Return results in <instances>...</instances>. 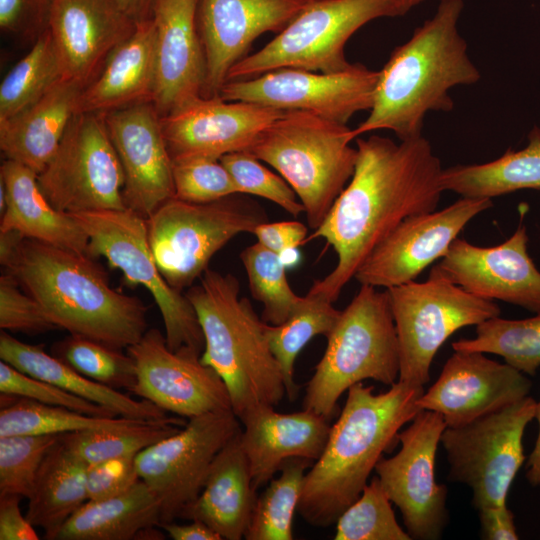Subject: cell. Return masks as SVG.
<instances>
[{"mask_svg":"<svg viewBox=\"0 0 540 540\" xmlns=\"http://www.w3.org/2000/svg\"><path fill=\"white\" fill-rule=\"evenodd\" d=\"M527 138L524 148L508 149L493 161L443 169V190L461 197L492 199L518 190L540 189V127L534 126Z\"/></svg>","mask_w":540,"mask_h":540,"instance_id":"obj_34","label":"cell"},{"mask_svg":"<svg viewBox=\"0 0 540 540\" xmlns=\"http://www.w3.org/2000/svg\"><path fill=\"white\" fill-rule=\"evenodd\" d=\"M535 418L539 424V432L534 448L526 464V478L533 486L540 485V401L537 402Z\"/></svg>","mask_w":540,"mask_h":540,"instance_id":"obj_55","label":"cell"},{"mask_svg":"<svg viewBox=\"0 0 540 540\" xmlns=\"http://www.w3.org/2000/svg\"><path fill=\"white\" fill-rule=\"evenodd\" d=\"M521 214L517 229L505 242L482 247L456 238L432 270L477 297L539 313L540 271L528 254Z\"/></svg>","mask_w":540,"mask_h":540,"instance_id":"obj_19","label":"cell"},{"mask_svg":"<svg viewBox=\"0 0 540 540\" xmlns=\"http://www.w3.org/2000/svg\"><path fill=\"white\" fill-rule=\"evenodd\" d=\"M0 263L69 334L123 350L148 330L147 306L111 287L107 273L85 253L0 232Z\"/></svg>","mask_w":540,"mask_h":540,"instance_id":"obj_2","label":"cell"},{"mask_svg":"<svg viewBox=\"0 0 540 540\" xmlns=\"http://www.w3.org/2000/svg\"><path fill=\"white\" fill-rule=\"evenodd\" d=\"M173 540H221L222 537L205 523L191 520L188 524L174 521L159 524Z\"/></svg>","mask_w":540,"mask_h":540,"instance_id":"obj_54","label":"cell"},{"mask_svg":"<svg viewBox=\"0 0 540 540\" xmlns=\"http://www.w3.org/2000/svg\"><path fill=\"white\" fill-rule=\"evenodd\" d=\"M174 197L193 203H208L239 194L220 159L193 157L172 161Z\"/></svg>","mask_w":540,"mask_h":540,"instance_id":"obj_46","label":"cell"},{"mask_svg":"<svg viewBox=\"0 0 540 540\" xmlns=\"http://www.w3.org/2000/svg\"><path fill=\"white\" fill-rule=\"evenodd\" d=\"M405 13L402 0H312L267 45L236 63L226 82L283 68L344 70L351 65L345 44L359 28L376 18Z\"/></svg>","mask_w":540,"mask_h":540,"instance_id":"obj_9","label":"cell"},{"mask_svg":"<svg viewBox=\"0 0 540 540\" xmlns=\"http://www.w3.org/2000/svg\"><path fill=\"white\" fill-rule=\"evenodd\" d=\"M220 161L232 176L239 194H251L270 200L294 217L305 213L304 206L288 182L250 153H229L222 156Z\"/></svg>","mask_w":540,"mask_h":540,"instance_id":"obj_45","label":"cell"},{"mask_svg":"<svg viewBox=\"0 0 540 540\" xmlns=\"http://www.w3.org/2000/svg\"><path fill=\"white\" fill-rule=\"evenodd\" d=\"M88 464L59 437L47 452L28 498L27 519L53 540L65 521L87 501Z\"/></svg>","mask_w":540,"mask_h":540,"instance_id":"obj_33","label":"cell"},{"mask_svg":"<svg viewBox=\"0 0 540 540\" xmlns=\"http://www.w3.org/2000/svg\"><path fill=\"white\" fill-rule=\"evenodd\" d=\"M531 386L524 373L507 363L482 352L454 350L416 405L439 413L446 427H459L527 397Z\"/></svg>","mask_w":540,"mask_h":540,"instance_id":"obj_20","label":"cell"},{"mask_svg":"<svg viewBox=\"0 0 540 540\" xmlns=\"http://www.w3.org/2000/svg\"><path fill=\"white\" fill-rule=\"evenodd\" d=\"M0 358L23 373L106 407L118 416L141 421H166L176 417L169 416L148 400H134L117 389L87 378L47 353L42 345L22 342L4 330L0 333Z\"/></svg>","mask_w":540,"mask_h":540,"instance_id":"obj_31","label":"cell"},{"mask_svg":"<svg viewBox=\"0 0 540 540\" xmlns=\"http://www.w3.org/2000/svg\"><path fill=\"white\" fill-rule=\"evenodd\" d=\"M155 28L152 18L138 21L132 34L106 58L83 88L77 113H107L152 102L155 91Z\"/></svg>","mask_w":540,"mask_h":540,"instance_id":"obj_27","label":"cell"},{"mask_svg":"<svg viewBox=\"0 0 540 540\" xmlns=\"http://www.w3.org/2000/svg\"><path fill=\"white\" fill-rule=\"evenodd\" d=\"M84 87L73 79L62 78L34 103L0 120V149L5 159L18 162L38 175L77 113Z\"/></svg>","mask_w":540,"mask_h":540,"instance_id":"obj_28","label":"cell"},{"mask_svg":"<svg viewBox=\"0 0 540 540\" xmlns=\"http://www.w3.org/2000/svg\"><path fill=\"white\" fill-rule=\"evenodd\" d=\"M313 460L290 458L257 496L245 532L246 540H292L293 520L302 493L306 471Z\"/></svg>","mask_w":540,"mask_h":540,"instance_id":"obj_36","label":"cell"},{"mask_svg":"<svg viewBox=\"0 0 540 540\" xmlns=\"http://www.w3.org/2000/svg\"><path fill=\"white\" fill-rule=\"evenodd\" d=\"M0 182L6 192L0 232L16 231L25 238L87 254L86 231L71 215L52 206L39 186L37 173L5 159Z\"/></svg>","mask_w":540,"mask_h":540,"instance_id":"obj_30","label":"cell"},{"mask_svg":"<svg viewBox=\"0 0 540 540\" xmlns=\"http://www.w3.org/2000/svg\"><path fill=\"white\" fill-rule=\"evenodd\" d=\"M0 408V437L60 435L89 429L118 427L134 421L121 416H91L16 395L11 403Z\"/></svg>","mask_w":540,"mask_h":540,"instance_id":"obj_40","label":"cell"},{"mask_svg":"<svg viewBox=\"0 0 540 540\" xmlns=\"http://www.w3.org/2000/svg\"><path fill=\"white\" fill-rule=\"evenodd\" d=\"M492 206L489 198L461 197L441 210L407 217L371 252L354 278L360 285L384 289L416 280L447 254L474 217Z\"/></svg>","mask_w":540,"mask_h":540,"instance_id":"obj_18","label":"cell"},{"mask_svg":"<svg viewBox=\"0 0 540 540\" xmlns=\"http://www.w3.org/2000/svg\"><path fill=\"white\" fill-rule=\"evenodd\" d=\"M420 2V0H402L406 12H408L413 6L419 4Z\"/></svg>","mask_w":540,"mask_h":540,"instance_id":"obj_57","label":"cell"},{"mask_svg":"<svg viewBox=\"0 0 540 540\" xmlns=\"http://www.w3.org/2000/svg\"><path fill=\"white\" fill-rule=\"evenodd\" d=\"M445 428L439 413L420 411L398 433L400 450L382 457L374 470L411 539L438 540L449 521L448 490L435 479V457Z\"/></svg>","mask_w":540,"mask_h":540,"instance_id":"obj_15","label":"cell"},{"mask_svg":"<svg viewBox=\"0 0 540 540\" xmlns=\"http://www.w3.org/2000/svg\"><path fill=\"white\" fill-rule=\"evenodd\" d=\"M356 148L349 183L304 242L323 238L337 254L334 269L308 291L332 303L404 219L436 210L444 192L441 161L423 135L399 143L371 135L357 138Z\"/></svg>","mask_w":540,"mask_h":540,"instance_id":"obj_1","label":"cell"},{"mask_svg":"<svg viewBox=\"0 0 540 540\" xmlns=\"http://www.w3.org/2000/svg\"><path fill=\"white\" fill-rule=\"evenodd\" d=\"M89 237L87 255L104 257L119 269L129 287L141 285L161 313L167 346L189 347L202 354L204 337L196 312L185 294L173 289L161 274L147 237L146 219L129 210L72 213Z\"/></svg>","mask_w":540,"mask_h":540,"instance_id":"obj_11","label":"cell"},{"mask_svg":"<svg viewBox=\"0 0 540 540\" xmlns=\"http://www.w3.org/2000/svg\"><path fill=\"white\" fill-rule=\"evenodd\" d=\"M341 310L333 303L307 293L298 308L280 325L266 324V336L273 355L283 374L286 396L294 401L299 386L294 380L295 360L309 341L317 336L327 337L335 326Z\"/></svg>","mask_w":540,"mask_h":540,"instance_id":"obj_35","label":"cell"},{"mask_svg":"<svg viewBox=\"0 0 540 540\" xmlns=\"http://www.w3.org/2000/svg\"><path fill=\"white\" fill-rule=\"evenodd\" d=\"M392 502L377 476L336 521L335 540H411L397 522Z\"/></svg>","mask_w":540,"mask_h":540,"instance_id":"obj_43","label":"cell"},{"mask_svg":"<svg viewBox=\"0 0 540 540\" xmlns=\"http://www.w3.org/2000/svg\"><path fill=\"white\" fill-rule=\"evenodd\" d=\"M0 328L29 335L58 329L39 303L4 272L0 277Z\"/></svg>","mask_w":540,"mask_h":540,"instance_id":"obj_48","label":"cell"},{"mask_svg":"<svg viewBox=\"0 0 540 540\" xmlns=\"http://www.w3.org/2000/svg\"><path fill=\"white\" fill-rule=\"evenodd\" d=\"M182 417L166 421L134 420L126 425L60 434V440L88 465L113 458L136 456L152 444L174 434Z\"/></svg>","mask_w":540,"mask_h":540,"instance_id":"obj_37","label":"cell"},{"mask_svg":"<svg viewBox=\"0 0 540 540\" xmlns=\"http://www.w3.org/2000/svg\"><path fill=\"white\" fill-rule=\"evenodd\" d=\"M15 495L0 496V540H38L35 526L23 515Z\"/></svg>","mask_w":540,"mask_h":540,"instance_id":"obj_52","label":"cell"},{"mask_svg":"<svg viewBox=\"0 0 540 540\" xmlns=\"http://www.w3.org/2000/svg\"><path fill=\"white\" fill-rule=\"evenodd\" d=\"M239 421L233 411L199 415L136 455L140 479L159 500L160 523L179 519L197 499L217 454L241 430Z\"/></svg>","mask_w":540,"mask_h":540,"instance_id":"obj_14","label":"cell"},{"mask_svg":"<svg viewBox=\"0 0 540 540\" xmlns=\"http://www.w3.org/2000/svg\"><path fill=\"white\" fill-rule=\"evenodd\" d=\"M240 258L251 295L264 306L262 320L270 325L285 322L304 297L298 296L290 287L286 265L280 255L256 242L246 247Z\"/></svg>","mask_w":540,"mask_h":540,"instance_id":"obj_41","label":"cell"},{"mask_svg":"<svg viewBox=\"0 0 540 540\" xmlns=\"http://www.w3.org/2000/svg\"><path fill=\"white\" fill-rule=\"evenodd\" d=\"M421 2L424 1V0H420Z\"/></svg>","mask_w":540,"mask_h":540,"instance_id":"obj_58","label":"cell"},{"mask_svg":"<svg viewBox=\"0 0 540 540\" xmlns=\"http://www.w3.org/2000/svg\"><path fill=\"white\" fill-rule=\"evenodd\" d=\"M51 354L87 378L113 389L129 392L136 383L134 359L122 349L69 334L53 346Z\"/></svg>","mask_w":540,"mask_h":540,"instance_id":"obj_42","label":"cell"},{"mask_svg":"<svg viewBox=\"0 0 540 540\" xmlns=\"http://www.w3.org/2000/svg\"><path fill=\"white\" fill-rule=\"evenodd\" d=\"M0 393L64 407L91 416L118 417L115 412L106 407L75 396L50 382L23 373L2 360L0 362Z\"/></svg>","mask_w":540,"mask_h":540,"instance_id":"obj_47","label":"cell"},{"mask_svg":"<svg viewBox=\"0 0 540 540\" xmlns=\"http://www.w3.org/2000/svg\"><path fill=\"white\" fill-rule=\"evenodd\" d=\"M253 234L257 242L282 255L304 244L308 227L298 221L264 222L255 228Z\"/></svg>","mask_w":540,"mask_h":540,"instance_id":"obj_51","label":"cell"},{"mask_svg":"<svg viewBox=\"0 0 540 540\" xmlns=\"http://www.w3.org/2000/svg\"><path fill=\"white\" fill-rule=\"evenodd\" d=\"M530 396L459 427H446L440 443L449 464L448 480L467 485L478 511L506 505L511 484L524 463L523 435L535 418Z\"/></svg>","mask_w":540,"mask_h":540,"instance_id":"obj_12","label":"cell"},{"mask_svg":"<svg viewBox=\"0 0 540 540\" xmlns=\"http://www.w3.org/2000/svg\"><path fill=\"white\" fill-rule=\"evenodd\" d=\"M378 76L379 71L358 63L331 73L283 68L227 81L219 96L283 111H308L346 125L355 113L371 109Z\"/></svg>","mask_w":540,"mask_h":540,"instance_id":"obj_16","label":"cell"},{"mask_svg":"<svg viewBox=\"0 0 540 540\" xmlns=\"http://www.w3.org/2000/svg\"><path fill=\"white\" fill-rule=\"evenodd\" d=\"M240 422L244 425L240 443L256 490L268 483L290 458L316 461L331 427L329 420L311 410L279 413L273 406L257 407Z\"/></svg>","mask_w":540,"mask_h":540,"instance_id":"obj_26","label":"cell"},{"mask_svg":"<svg viewBox=\"0 0 540 540\" xmlns=\"http://www.w3.org/2000/svg\"><path fill=\"white\" fill-rule=\"evenodd\" d=\"M122 9L136 22L150 19L155 0H118Z\"/></svg>","mask_w":540,"mask_h":540,"instance_id":"obj_56","label":"cell"},{"mask_svg":"<svg viewBox=\"0 0 540 540\" xmlns=\"http://www.w3.org/2000/svg\"><path fill=\"white\" fill-rule=\"evenodd\" d=\"M104 117L124 173L125 207L147 219L175 194L161 117L152 102L113 110Z\"/></svg>","mask_w":540,"mask_h":540,"instance_id":"obj_23","label":"cell"},{"mask_svg":"<svg viewBox=\"0 0 540 540\" xmlns=\"http://www.w3.org/2000/svg\"><path fill=\"white\" fill-rule=\"evenodd\" d=\"M331 425L320 457L304 478L297 512L315 527H329L361 494L385 452L398 443L401 428L422 411L424 387L397 381L381 393L356 383Z\"/></svg>","mask_w":540,"mask_h":540,"instance_id":"obj_3","label":"cell"},{"mask_svg":"<svg viewBox=\"0 0 540 540\" xmlns=\"http://www.w3.org/2000/svg\"><path fill=\"white\" fill-rule=\"evenodd\" d=\"M37 179L47 200L64 213L126 209L124 173L104 113H76Z\"/></svg>","mask_w":540,"mask_h":540,"instance_id":"obj_13","label":"cell"},{"mask_svg":"<svg viewBox=\"0 0 540 540\" xmlns=\"http://www.w3.org/2000/svg\"><path fill=\"white\" fill-rule=\"evenodd\" d=\"M55 0H0L1 30L34 42L49 28Z\"/></svg>","mask_w":540,"mask_h":540,"instance_id":"obj_49","label":"cell"},{"mask_svg":"<svg viewBox=\"0 0 540 540\" xmlns=\"http://www.w3.org/2000/svg\"><path fill=\"white\" fill-rule=\"evenodd\" d=\"M232 195L208 203L171 198L147 219V237L157 266L176 291L190 288L212 257L240 233L267 222L266 212L248 198Z\"/></svg>","mask_w":540,"mask_h":540,"instance_id":"obj_8","label":"cell"},{"mask_svg":"<svg viewBox=\"0 0 540 540\" xmlns=\"http://www.w3.org/2000/svg\"><path fill=\"white\" fill-rule=\"evenodd\" d=\"M137 379L130 393L182 418L233 411L228 390L217 372L189 347L172 351L159 329H148L128 347Z\"/></svg>","mask_w":540,"mask_h":540,"instance_id":"obj_17","label":"cell"},{"mask_svg":"<svg viewBox=\"0 0 540 540\" xmlns=\"http://www.w3.org/2000/svg\"><path fill=\"white\" fill-rule=\"evenodd\" d=\"M312 0H199L197 28L205 58L202 96H219L229 70L265 32L282 31Z\"/></svg>","mask_w":540,"mask_h":540,"instance_id":"obj_21","label":"cell"},{"mask_svg":"<svg viewBox=\"0 0 540 540\" xmlns=\"http://www.w3.org/2000/svg\"><path fill=\"white\" fill-rule=\"evenodd\" d=\"M477 512L482 539L516 540L519 538L514 523V514L507 505L486 507Z\"/></svg>","mask_w":540,"mask_h":540,"instance_id":"obj_53","label":"cell"},{"mask_svg":"<svg viewBox=\"0 0 540 540\" xmlns=\"http://www.w3.org/2000/svg\"><path fill=\"white\" fill-rule=\"evenodd\" d=\"M240 432L217 454L201 493L179 517L199 520L227 540L244 538L257 499Z\"/></svg>","mask_w":540,"mask_h":540,"instance_id":"obj_29","label":"cell"},{"mask_svg":"<svg viewBox=\"0 0 540 540\" xmlns=\"http://www.w3.org/2000/svg\"><path fill=\"white\" fill-rule=\"evenodd\" d=\"M283 112L257 103L199 96L161 117V125L172 161L220 159L246 151Z\"/></svg>","mask_w":540,"mask_h":540,"instance_id":"obj_22","label":"cell"},{"mask_svg":"<svg viewBox=\"0 0 540 540\" xmlns=\"http://www.w3.org/2000/svg\"><path fill=\"white\" fill-rule=\"evenodd\" d=\"M136 23L118 0H55L48 29L64 77L86 86Z\"/></svg>","mask_w":540,"mask_h":540,"instance_id":"obj_25","label":"cell"},{"mask_svg":"<svg viewBox=\"0 0 540 540\" xmlns=\"http://www.w3.org/2000/svg\"><path fill=\"white\" fill-rule=\"evenodd\" d=\"M352 129L312 112L284 111L246 150L272 166L293 188L316 230L351 179L357 148Z\"/></svg>","mask_w":540,"mask_h":540,"instance_id":"obj_6","label":"cell"},{"mask_svg":"<svg viewBox=\"0 0 540 540\" xmlns=\"http://www.w3.org/2000/svg\"><path fill=\"white\" fill-rule=\"evenodd\" d=\"M238 279L209 268L185 293L204 337L200 356L223 380L240 420L260 406H276L286 395L281 367L266 336V322L240 297Z\"/></svg>","mask_w":540,"mask_h":540,"instance_id":"obj_5","label":"cell"},{"mask_svg":"<svg viewBox=\"0 0 540 540\" xmlns=\"http://www.w3.org/2000/svg\"><path fill=\"white\" fill-rule=\"evenodd\" d=\"M453 350L501 356L505 363L528 375L540 367V312L519 320L488 319L476 326V335L452 343Z\"/></svg>","mask_w":540,"mask_h":540,"instance_id":"obj_39","label":"cell"},{"mask_svg":"<svg viewBox=\"0 0 540 540\" xmlns=\"http://www.w3.org/2000/svg\"><path fill=\"white\" fill-rule=\"evenodd\" d=\"M64 77L62 63L47 29L0 85V120L19 113Z\"/></svg>","mask_w":540,"mask_h":540,"instance_id":"obj_38","label":"cell"},{"mask_svg":"<svg viewBox=\"0 0 540 540\" xmlns=\"http://www.w3.org/2000/svg\"><path fill=\"white\" fill-rule=\"evenodd\" d=\"M199 0H155L156 80L153 104L160 117L202 96L205 58L197 28Z\"/></svg>","mask_w":540,"mask_h":540,"instance_id":"obj_24","label":"cell"},{"mask_svg":"<svg viewBox=\"0 0 540 540\" xmlns=\"http://www.w3.org/2000/svg\"><path fill=\"white\" fill-rule=\"evenodd\" d=\"M308 381L303 408L330 421L340 396L356 383L398 381L400 362L387 290L362 284L329 333Z\"/></svg>","mask_w":540,"mask_h":540,"instance_id":"obj_7","label":"cell"},{"mask_svg":"<svg viewBox=\"0 0 540 540\" xmlns=\"http://www.w3.org/2000/svg\"><path fill=\"white\" fill-rule=\"evenodd\" d=\"M463 7V0H441L434 16L392 51L379 71L368 117L352 129L354 138L381 129L399 140L420 137L428 112L453 109V87L480 80L458 31Z\"/></svg>","mask_w":540,"mask_h":540,"instance_id":"obj_4","label":"cell"},{"mask_svg":"<svg viewBox=\"0 0 540 540\" xmlns=\"http://www.w3.org/2000/svg\"><path fill=\"white\" fill-rule=\"evenodd\" d=\"M160 522L159 500L140 479L116 496L87 500L65 521L53 540H130Z\"/></svg>","mask_w":540,"mask_h":540,"instance_id":"obj_32","label":"cell"},{"mask_svg":"<svg viewBox=\"0 0 540 540\" xmlns=\"http://www.w3.org/2000/svg\"><path fill=\"white\" fill-rule=\"evenodd\" d=\"M386 290L398 340V381L412 386L429 382L433 359L453 333L501 313L495 301L465 291L432 269L423 282Z\"/></svg>","mask_w":540,"mask_h":540,"instance_id":"obj_10","label":"cell"},{"mask_svg":"<svg viewBox=\"0 0 540 540\" xmlns=\"http://www.w3.org/2000/svg\"><path fill=\"white\" fill-rule=\"evenodd\" d=\"M136 456L108 459L87 467V500H101L121 494L139 480Z\"/></svg>","mask_w":540,"mask_h":540,"instance_id":"obj_50","label":"cell"},{"mask_svg":"<svg viewBox=\"0 0 540 540\" xmlns=\"http://www.w3.org/2000/svg\"><path fill=\"white\" fill-rule=\"evenodd\" d=\"M60 435L0 437V496L29 498L41 464Z\"/></svg>","mask_w":540,"mask_h":540,"instance_id":"obj_44","label":"cell"}]
</instances>
